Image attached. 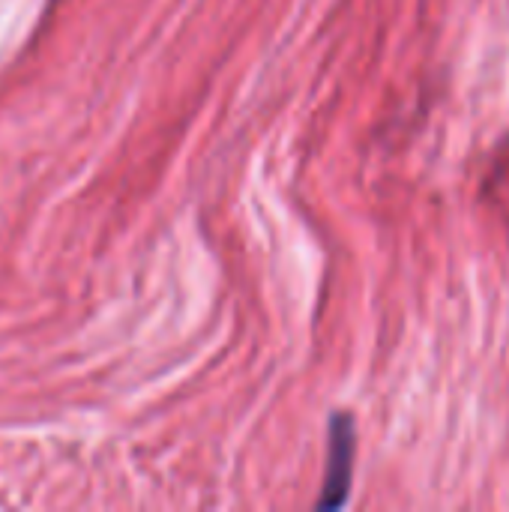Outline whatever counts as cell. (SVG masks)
I'll list each match as a JSON object with an SVG mask.
<instances>
[{
    "mask_svg": "<svg viewBox=\"0 0 509 512\" xmlns=\"http://www.w3.org/2000/svg\"><path fill=\"white\" fill-rule=\"evenodd\" d=\"M327 480L318 510H339L348 501L351 489V465H354V420L348 414H333L330 423V459Z\"/></svg>",
    "mask_w": 509,
    "mask_h": 512,
    "instance_id": "cell-1",
    "label": "cell"
}]
</instances>
